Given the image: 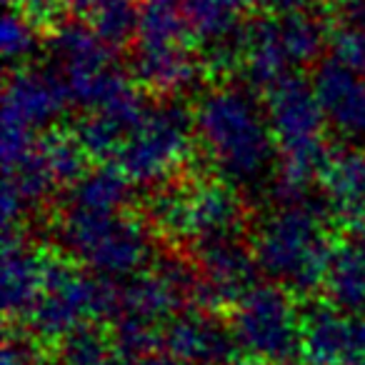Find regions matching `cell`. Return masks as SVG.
I'll return each instance as SVG.
<instances>
[{
    "label": "cell",
    "mask_w": 365,
    "mask_h": 365,
    "mask_svg": "<svg viewBox=\"0 0 365 365\" xmlns=\"http://www.w3.org/2000/svg\"><path fill=\"white\" fill-rule=\"evenodd\" d=\"M198 130L208 155L225 178L258 180L273 158V140L253 98L240 91H218L198 110Z\"/></svg>",
    "instance_id": "6da1fadb"
},
{
    "label": "cell",
    "mask_w": 365,
    "mask_h": 365,
    "mask_svg": "<svg viewBox=\"0 0 365 365\" xmlns=\"http://www.w3.org/2000/svg\"><path fill=\"white\" fill-rule=\"evenodd\" d=\"M333 250L320 215L310 208L275 213L260 228L258 265L293 290H313L328 275Z\"/></svg>",
    "instance_id": "7a4b0ae2"
},
{
    "label": "cell",
    "mask_w": 365,
    "mask_h": 365,
    "mask_svg": "<svg viewBox=\"0 0 365 365\" xmlns=\"http://www.w3.org/2000/svg\"><path fill=\"white\" fill-rule=\"evenodd\" d=\"M63 238L86 263L108 275L133 273L148 255L143 225L115 210L76 208L63 223Z\"/></svg>",
    "instance_id": "3957f363"
},
{
    "label": "cell",
    "mask_w": 365,
    "mask_h": 365,
    "mask_svg": "<svg viewBox=\"0 0 365 365\" xmlns=\"http://www.w3.org/2000/svg\"><path fill=\"white\" fill-rule=\"evenodd\" d=\"M113 308L115 295L108 285L81 275L58 260H48L46 285L28 315L31 328L41 338H66L71 330Z\"/></svg>",
    "instance_id": "277c9868"
},
{
    "label": "cell",
    "mask_w": 365,
    "mask_h": 365,
    "mask_svg": "<svg viewBox=\"0 0 365 365\" xmlns=\"http://www.w3.org/2000/svg\"><path fill=\"white\" fill-rule=\"evenodd\" d=\"M235 340L253 358L290 363L303 353V320L275 288H258L240 298Z\"/></svg>",
    "instance_id": "5b68a950"
},
{
    "label": "cell",
    "mask_w": 365,
    "mask_h": 365,
    "mask_svg": "<svg viewBox=\"0 0 365 365\" xmlns=\"http://www.w3.org/2000/svg\"><path fill=\"white\" fill-rule=\"evenodd\" d=\"M188 115L178 106H163L143 115L118 148V163L133 180H158L175 168L188 148Z\"/></svg>",
    "instance_id": "8992f818"
},
{
    "label": "cell",
    "mask_w": 365,
    "mask_h": 365,
    "mask_svg": "<svg viewBox=\"0 0 365 365\" xmlns=\"http://www.w3.org/2000/svg\"><path fill=\"white\" fill-rule=\"evenodd\" d=\"M155 218L163 230L200 243L225 238L240 218V203L223 185L205 182L193 188L168 190L158 198Z\"/></svg>",
    "instance_id": "52a82bcc"
},
{
    "label": "cell",
    "mask_w": 365,
    "mask_h": 365,
    "mask_svg": "<svg viewBox=\"0 0 365 365\" xmlns=\"http://www.w3.org/2000/svg\"><path fill=\"white\" fill-rule=\"evenodd\" d=\"M268 91L270 125L278 140L283 143V150L320 140L325 110L315 96V88L295 76H285Z\"/></svg>",
    "instance_id": "ba28073f"
},
{
    "label": "cell",
    "mask_w": 365,
    "mask_h": 365,
    "mask_svg": "<svg viewBox=\"0 0 365 365\" xmlns=\"http://www.w3.org/2000/svg\"><path fill=\"white\" fill-rule=\"evenodd\" d=\"M71 98L66 78L56 73L18 71L6 88V125L36 130L58 115Z\"/></svg>",
    "instance_id": "9c48e42d"
},
{
    "label": "cell",
    "mask_w": 365,
    "mask_h": 365,
    "mask_svg": "<svg viewBox=\"0 0 365 365\" xmlns=\"http://www.w3.org/2000/svg\"><path fill=\"white\" fill-rule=\"evenodd\" d=\"M313 88L325 118L343 135L365 138V73L333 58L318 68Z\"/></svg>",
    "instance_id": "30bf717a"
},
{
    "label": "cell",
    "mask_w": 365,
    "mask_h": 365,
    "mask_svg": "<svg viewBox=\"0 0 365 365\" xmlns=\"http://www.w3.org/2000/svg\"><path fill=\"white\" fill-rule=\"evenodd\" d=\"M303 355L313 365H343L365 358V320L335 310H315L303 318Z\"/></svg>",
    "instance_id": "8fae6325"
},
{
    "label": "cell",
    "mask_w": 365,
    "mask_h": 365,
    "mask_svg": "<svg viewBox=\"0 0 365 365\" xmlns=\"http://www.w3.org/2000/svg\"><path fill=\"white\" fill-rule=\"evenodd\" d=\"M203 273L195 293H205L203 303L215 305L220 300H240L255 288V263L250 255L230 240V235L203 243Z\"/></svg>",
    "instance_id": "7c38bea8"
},
{
    "label": "cell",
    "mask_w": 365,
    "mask_h": 365,
    "mask_svg": "<svg viewBox=\"0 0 365 365\" xmlns=\"http://www.w3.org/2000/svg\"><path fill=\"white\" fill-rule=\"evenodd\" d=\"M235 335L210 315L188 313L175 318L165 330V345L175 358L185 363L220 365L235 353Z\"/></svg>",
    "instance_id": "4fadbf2b"
},
{
    "label": "cell",
    "mask_w": 365,
    "mask_h": 365,
    "mask_svg": "<svg viewBox=\"0 0 365 365\" xmlns=\"http://www.w3.org/2000/svg\"><path fill=\"white\" fill-rule=\"evenodd\" d=\"M108 48L110 46L93 28H86L83 23H61L58 28H53L51 53L61 66L66 83L110 66Z\"/></svg>",
    "instance_id": "5bb4252c"
},
{
    "label": "cell",
    "mask_w": 365,
    "mask_h": 365,
    "mask_svg": "<svg viewBox=\"0 0 365 365\" xmlns=\"http://www.w3.org/2000/svg\"><path fill=\"white\" fill-rule=\"evenodd\" d=\"M325 280L338 308L348 313L365 310V225H358L333 250Z\"/></svg>",
    "instance_id": "9a60e30c"
},
{
    "label": "cell",
    "mask_w": 365,
    "mask_h": 365,
    "mask_svg": "<svg viewBox=\"0 0 365 365\" xmlns=\"http://www.w3.org/2000/svg\"><path fill=\"white\" fill-rule=\"evenodd\" d=\"M133 71L138 81L150 91L173 93L193 83L198 66L182 48V43H173V46H138Z\"/></svg>",
    "instance_id": "2e32d148"
},
{
    "label": "cell",
    "mask_w": 365,
    "mask_h": 365,
    "mask_svg": "<svg viewBox=\"0 0 365 365\" xmlns=\"http://www.w3.org/2000/svg\"><path fill=\"white\" fill-rule=\"evenodd\" d=\"M293 66L280 38V18L265 16L248 26V48H245V71L260 88H273L288 76Z\"/></svg>",
    "instance_id": "e0dca14e"
},
{
    "label": "cell",
    "mask_w": 365,
    "mask_h": 365,
    "mask_svg": "<svg viewBox=\"0 0 365 365\" xmlns=\"http://www.w3.org/2000/svg\"><path fill=\"white\" fill-rule=\"evenodd\" d=\"M48 260L23 250L21 243L6 240V263H3V295L8 313H28L36 305L46 285Z\"/></svg>",
    "instance_id": "ac0fdd59"
},
{
    "label": "cell",
    "mask_w": 365,
    "mask_h": 365,
    "mask_svg": "<svg viewBox=\"0 0 365 365\" xmlns=\"http://www.w3.org/2000/svg\"><path fill=\"white\" fill-rule=\"evenodd\" d=\"M182 18L188 23V31L195 41L205 48H218L245 38L243 28L235 21V11L223 0H182Z\"/></svg>",
    "instance_id": "d6986e66"
},
{
    "label": "cell",
    "mask_w": 365,
    "mask_h": 365,
    "mask_svg": "<svg viewBox=\"0 0 365 365\" xmlns=\"http://www.w3.org/2000/svg\"><path fill=\"white\" fill-rule=\"evenodd\" d=\"M328 190L340 215L365 220V153H350L330 168Z\"/></svg>",
    "instance_id": "ffe728a7"
},
{
    "label": "cell",
    "mask_w": 365,
    "mask_h": 365,
    "mask_svg": "<svg viewBox=\"0 0 365 365\" xmlns=\"http://www.w3.org/2000/svg\"><path fill=\"white\" fill-rule=\"evenodd\" d=\"M91 28L108 46H125L138 36L140 26V8L138 0H98L91 16Z\"/></svg>",
    "instance_id": "44dd1931"
},
{
    "label": "cell",
    "mask_w": 365,
    "mask_h": 365,
    "mask_svg": "<svg viewBox=\"0 0 365 365\" xmlns=\"http://www.w3.org/2000/svg\"><path fill=\"white\" fill-rule=\"evenodd\" d=\"M130 178L125 170H115V168H103L98 173L81 178L76 188V203L78 208L88 210H115L120 203H125L128 193H130Z\"/></svg>",
    "instance_id": "7402d4cb"
},
{
    "label": "cell",
    "mask_w": 365,
    "mask_h": 365,
    "mask_svg": "<svg viewBox=\"0 0 365 365\" xmlns=\"http://www.w3.org/2000/svg\"><path fill=\"white\" fill-rule=\"evenodd\" d=\"M280 18V38L288 51L290 61L295 63H310L320 56L325 43V28L310 13H293V16H278Z\"/></svg>",
    "instance_id": "603a6c76"
},
{
    "label": "cell",
    "mask_w": 365,
    "mask_h": 365,
    "mask_svg": "<svg viewBox=\"0 0 365 365\" xmlns=\"http://www.w3.org/2000/svg\"><path fill=\"white\" fill-rule=\"evenodd\" d=\"M63 358L66 365H115L118 348L115 340L86 323L63 338Z\"/></svg>",
    "instance_id": "cb8c5ba5"
},
{
    "label": "cell",
    "mask_w": 365,
    "mask_h": 365,
    "mask_svg": "<svg viewBox=\"0 0 365 365\" xmlns=\"http://www.w3.org/2000/svg\"><path fill=\"white\" fill-rule=\"evenodd\" d=\"M190 36L188 23L182 13H175L165 3H148L140 13V26H138V46H173V43H185Z\"/></svg>",
    "instance_id": "d4e9b609"
},
{
    "label": "cell",
    "mask_w": 365,
    "mask_h": 365,
    "mask_svg": "<svg viewBox=\"0 0 365 365\" xmlns=\"http://www.w3.org/2000/svg\"><path fill=\"white\" fill-rule=\"evenodd\" d=\"M41 155L46 158L48 168H51L56 180H81L83 163H86V145L81 143V138L73 135H58L51 133L46 140L41 143Z\"/></svg>",
    "instance_id": "484cf974"
},
{
    "label": "cell",
    "mask_w": 365,
    "mask_h": 365,
    "mask_svg": "<svg viewBox=\"0 0 365 365\" xmlns=\"http://www.w3.org/2000/svg\"><path fill=\"white\" fill-rule=\"evenodd\" d=\"M0 41H3V56L8 63L23 61L36 46V28L21 13H8L0 28Z\"/></svg>",
    "instance_id": "4316f807"
},
{
    "label": "cell",
    "mask_w": 365,
    "mask_h": 365,
    "mask_svg": "<svg viewBox=\"0 0 365 365\" xmlns=\"http://www.w3.org/2000/svg\"><path fill=\"white\" fill-rule=\"evenodd\" d=\"M330 48H333V58L340 63L355 68V71L365 73V31L363 28L348 26V23H338L330 33Z\"/></svg>",
    "instance_id": "83f0119b"
},
{
    "label": "cell",
    "mask_w": 365,
    "mask_h": 365,
    "mask_svg": "<svg viewBox=\"0 0 365 365\" xmlns=\"http://www.w3.org/2000/svg\"><path fill=\"white\" fill-rule=\"evenodd\" d=\"M21 16L31 23L36 31L43 28H58L61 18L66 13V3L63 0H18L16 3Z\"/></svg>",
    "instance_id": "f1b7e54d"
},
{
    "label": "cell",
    "mask_w": 365,
    "mask_h": 365,
    "mask_svg": "<svg viewBox=\"0 0 365 365\" xmlns=\"http://www.w3.org/2000/svg\"><path fill=\"white\" fill-rule=\"evenodd\" d=\"M313 6V0H263V8L270 16H293V13H305Z\"/></svg>",
    "instance_id": "f546056e"
},
{
    "label": "cell",
    "mask_w": 365,
    "mask_h": 365,
    "mask_svg": "<svg viewBox=\"0 0 365 365\" xmlns=\"http://www.w3.org/2000/svg\"><path fill=\"white\" fill-rule=\"evenodd\" d=\"M3 365H31V358H28V350L23 348L21 343H8L6 350H3Z\"/></svg>",
    "instance_id": "4dcf8cb0"
},
{
    "label": "cell",
    "mask_w": 365,
    "mask_h": 365,
    "mask_svg": "<svg viewBox=\"0 0 365 365\" xmlns=\"http://www.w3.org/2000/svg\"><path fill=\"white\" fill-rule=\"evenodd\" d=\"M130 365H188L185 360L175 358V355H145V358H138L133 360Z\"/></svg>",
    "instance_id": "1f68e13d"
},
{
    "label": "cell",
    "mask_w": 365,
    "mask_h": 365,
    "mask_svg": "<svg viewBox=\"0 0 365 365\" xmlns=\"http://www.w3.org/2000/svg\"><path fill=\"white\" fill-rule=\"evenodd\" d=\"M63 3H66V11L68 13H73V16H91L93 13V8H96V3L98 0H63Z\"/></svg>",
    "instance_id": "d6a6232c"
},
{
    "label": "cell",
    "mask_w": 365,
    "mask_h": 365,
    "mask_svg": "<svg viewBox=\"0 0 365 365\" xmlns=\"http://www.w3.org/2000/svg\"><path fill=\"white\" fill-rule=\"evenodd\" d=\"M223 3L228 8H233L235 13H238V11H245V8H250L255 3V0H223Z\"/></svg>",
    "instance_id": "836d02e7"
},
{
    "label": "cell",
    "mask_w": 365,
    "mask_h": 365,
    "mask_svg": "<svg viewBox=\"0 0 365 365\" xmlns=\"http://www.w3.org/2000/svg\"><path fill=\"white\" fill-rule=\"evenodd\" d=\"M238 365H278V363H270V360L255 358V360H245V363H238Z\"/></svg>",
    "instance_id": "e575fe53"
},
{
    "label": "cell",
    "mask_w": 365,
    "mask_h": 365,
    "mask_svg": "<svg viewBox=\"0 0 365 365\" xmlns=\"http://www.w3.org/2000/svg\"><path fill=\"white\" fill-rule=\"evenodd\" d=\"M343 365H365V358H355V360H348V363Z\"/></svg>",
    "instance_id": "d590c367"
},
{
    "label": "cell",
    "mask_w": 365,
    "mask_h": 365,
    "mask_svg": "<svg viewBox=\"0 0 365 365\" xmlns=\"http://www.w3.org/2000/svg\"><path fill=\"white\" fill-rule=\"evenodd\" d=\"M145 3H165V6H170V3H175V0H145Z\"/></svg>",
    "instance_id": "8d00e7d4"
},
{
    "label": "cell",
    "mask_w": 365,
    "mask_h": 365,
    "mask_svg": "<svg viewBox=\"0 0 365 365\" xmlns=\"http://www.w3.org/2000/svg\"><path fill=\"white\" fill-rule=\"evenodd\" d=\"M6 3H8V6H16V3H18V0H6Z\"/></svg>",
    "instance_id": "74e56055"
}]
</instances>
